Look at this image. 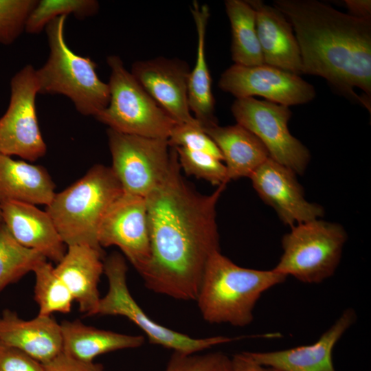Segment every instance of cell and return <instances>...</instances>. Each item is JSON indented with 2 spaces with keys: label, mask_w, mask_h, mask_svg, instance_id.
Masks as SVG:
<instances>
[{
  "label": "cell",
  "mask_w": 371,
  "mask_h": 371,
  "mask_svg": "<svg viewBox=\"0 0 371 371\" xmlns=\"http://www.w3.org/2000/svg\"><path fill=\"white\" fill-rule=\"evenodd\" d=\"M226 185L202 194L181 174L177 153L170 171L146 197L151 258L141 276L151 291L195 301L205 267L220 251L216 205Z\"/></svg>",
  "instance_id": "1"
},
{
  "label": "cell",
  "mask_w": 371,
  "mask_h": 371,
  "mask_svg": "<svg viewBox=\"0 0 371 371\" xmlns=\"http://www.w3.org/2000/svg\"><path fill=\"white\" fill-rule=\"evenodd\" d=\"M292 25L302 73L319 76L363 104L371 98V18L359 19L316 0H275Z\"/></svg>",
  "instance_id": "2"
},
{
  "label": "cell",
  "mask_w": 371,
  "mask_h": 371,
  "mask_svg": "<svg viewBox=\"0 0 371 371\" xmlns=\"http://www.w3.org/2000/svg\"><path fill=\"white\" fill-rule=\"evenodd\" d=\"M286 278L273 269L238 266L218 251L207 261L195 302L206 322L244 327L252 322L261 295Z\"/></svg>",
  "instance_id": "3"
},
{
  "label": "cell",
  "mask_w": 371,
  "mask_h": 371,
  "mask_svg": "<svg viewBox=\"0 0 371 371\" xmlns=\"http://www.w3.org/2000/svg\"><path fill=\"white\" fill-rule=\"evenodd\" d=\"M123 191L111 167L95 164L80 179L56 192L45 211L67 247L86 245L103 250L98 240L100 223Z\"/></svg>",
  "instance_id": "4"
},
{
  "label": "cell",
  "mask_w": 371,
  "mask_h": 371,
  "mask_svg": "<svg viewBox=\"0 0 371 371\" xmlns=\"http://www.w3.org/2000/svg\"><path fill=\"white\" fill-rule=\"evenodd\" d=\"M67 16L53 19L45 28L49 54L46 63L35 71L38 93L63 95L78 113L95 117L109 104V87L98 77L95 63L76 54L67 44Z\"/></svg>",
  "instance_id": "5"
},
{
  "label": "cell",
  "mask_w": 371,
  "mask_h": 371,
  "mask_svg": "<svg viewBox=\"0 0 371 371\" xmlns=\"http://www.w3.org/2000/svg\"><path fill=\"white\" fill-rule=\"evenodd\" d=\"M347 237L342 225L320 218L296 224L283 236V252L273 269L304 283H321L334 275Z\"/></svg>",
  "instance_id": "6"
},
{
  "label": "cell",
  "mask_w": 371,
  "mask_h": 371,
  "mask_svg": "<svg viewBox=\"0 0 371 371\" xmlns=\"http://www.w3.org/2000/svg\"><path fill=\"white\" fill-rule=\"evenodd\" d=\"M111 69L108 106L94 117L115 131L168 139L177 124L147 93L115 55L106 58Z\"/></svg>",
  "instance_id": "7"
},
{
  "label": "cell",
  "mask_w": 371,
  "mask_h": 371,
  "mask_svg": "<svg viewBox=\"0 0 371 371\" xmlns=\"http://www.w3.org/2000/svg\"><path fill=\"white\" fill-rule=\"evenodd\" d=\"M128 267L124 257L115 252L104 260L108 291L100 297L94 315H117L127 318L155 345L184 355H194L215 346L240 339L223 335L195 338L166 327L150 318L132 296L127 284Z\"/></svg>",
  "instance_id": "8"
},
{
  "label": "cell",
  "mask_w": 371,
  "mask_h": 371,
  "mask_svg": "<svg viewBox=\"0 0 371 371\" xmlns=\"http://www.w3.org/2000/svg\"><path fill=\"white\" fill-rule=\"evenodd\" d=\"M111 168L124 192L146 197L168 175L176 149L168 139L122 133L108 128Z\"/></svg>",
  "instance_id": "9"
},
{
  "label": "cell",
  "mask_w": 371,
  "mask_h": 371,
  "mask_svg": "<svg viewBox=\"0 0 371 371\" xmlns=\"http://www.w3.org/2000/svg\"><path fill=\"white\" fill-rule=\"evenodd\" d=\"M237 124L254 133L264 144L269 157L302 175L310 161L308 149L289 132V106L254 97L237 98L231 106Z\"/></svg>",
  "instance_id": "10"
},
{
  "label": "cell",
  "mask_w": 371,
  "mask_h": 371,
  "mask_svg": "<svg viewBox=\"0 0 371 371\" xmlns=\"http://www.w3.org/2000/svg\"><path fill=\"white\" fill-rule=\"evenodd\" d=\"M36 69L27 65L10 80V100L0 117V154L34 162L44 157L47 145L38 125Z\"/></svg>",
  "instance_id": "11"
},
{
  "label": "cell",
  "mask_w": 371,
  "mask_h": 371,
  "mask_svg": "<svg viewBox=\"0 0 371 371\" xmlns=\"http://www.w3.org/2000/svg\"><path fill=\"white\" fill-rule=\"evenodd\" d=\"M98 240L102 248L117 247L142 276L151 258L146 199L123 191L104 216Z\"/></svg>",
  "instance_id": "12"
},
{
  "label": "cell",
  "mask_w": 371,
  "mask_h": 371,
  "mask_svg": "<svg viewBox=\"0 0 371 371\" xmlns=\"http://www.w3.org/2000/svg\"><path fill=\"white\" fill-rule=\"evenodd\" d=\"M218 86L236 99L258 95L287 106L309 102L316 95L300 76L267 64H234L221 74Z\"/></svg>",
  "instance_id": "13"
},
{
  "label": "cell",
  "mask_w": 371,
  "mask_h": 371,
  "mask_svg": "<svg viewBox=\"0 0 371 371\" xmlns=\"http://www.w3.org/2000/svg\"><path fill=\"white\" fill-rule=\"evenodd\" d=\"M252 186L260 198L270 205L284 225L320 218L324 208L308 202L296 174L289 168L269 157L250 175Z\"/></svg>",
  "instance_id": "14"
},
{
  "label": "cell",
  "mask_w": 371,
  "mask_h": 371,
  "mask_svg": "<svg viewBox=\"0 0 371 371\" xmlns=\"http://www.w3.org/2000/svg\"><path fill=\"white\" fill-rule=\"evenodd\" d=\"M190 71L183 60L157 57L135 62L131 73L177 124H199L188 104Z\"/></svg>",
  "instance_id": "15"
},
{
  "label": "cell",
  "mask_w": 371,
  "mask_h": 371,
  "mask_svg": "<svg viewBox=\"0 0 371 371\" xmlns=\"http://www.w3.org/2000/svg\"><path fill=\"white\" fill-rule=\"evenodd\" d=\"M356 319L355 311L348 308L312 344L274 351L245 352L257 363L280 371H335L333 349Z\"/></svg>",
  "instance_id": "16"
},
{
  "label": "cell",
  "mask_w": 371,
  "mask_h": 371,
  "mask_svg": "<svg viewBox=\"0 0 371 371\" xmlns=\"http://www.w3.org/2000/svg\"><path fill=\"white\" fill-rule=\"evenodd\" d=\"M0 209L2 221L19 243L56 264L62 260L67 247L45 210L16 201L3 203Z\"/></svg>",
  "instance_id": "17"
},
{
  "label": "cell",
  "mask_w": 371,
  "mask_h": 371,
  "mask_svg": "<svg viewBox=\"0 0 371 371\" xmlns=\"http://www.w3.org/2000/svg\"><path fill=\"white\" fill-rule=\"evenodd\" d=\"M0 342L16 348L45 365L63 352L60 324L38 315L25 320L10 310L0 317Z\"/></svg>",
  "instance_id": "18"
},
{
  "label": "cell",
  "mask_w": 371,
  "mask_h": 371,
  "mask_svg": "<svg viewBox=\"0 0 371 371\" xmlns=\"http://www.w3.org/2000/svg\"><path fill=\"white\" fill-rule=\"evenodd\" d=\"M256 12V25L264 63L300 76L302 64L292 25L274 6L247 1Z\"/></svg>",
  "instance_id": "19"
},
{
  "label": "cell",
  "mask_w": 371,
  "mask_h": 371,
  "mask_svg": "<svg viewBox=\"0 0 371 371\" xmlns=\"http://www.w3.org/2000/svg\"><path fill=\"white\" fill-rule=\"evenodd\" d=\"M103 250L86 245H71L54 271L70 291L79 310L94 315L100 299L98 284L104 273Z\"/></svg>",
  "instance_id": "20"
},
{
  "label": "cell",
  "mask_w": 371,
  "mask_h": 371,
  "mask_svg": "<svg viewBox=\"0 0 371 371\" xmlns=\"http://www.w3.org/2000/svg\"><path fill=\"white\" fill-rule=\"evenodd\" d=\"M56 185L42 166L0 154V204L16 201L48 205Z\"/></svg>",
  "instance_id": "21"
},
{
  "label": "cell",
  "mask_w": 371,
  "mask_h": 371,
  "mask_svg": "<svg viewBox=\"0 0 371 371\" xmlns=\"http://www.w3.org/2000/svg\"><path fill=\"white\" fill-rule=\"evenodd\" d=\"M218 148L225 162L228 181L249 177L255 170L269 157L262 142L243 126L203 128Z\"/></svg>",
  "instance_id": "22"
},
{
  "label": "cell",
  "mask_w": 371,
  "mask_h": 371,
  "mask_svg": "<svg viewBox=\"0 0 371 371\" xmlns=\"http://www.w3.org/2000/svg\"><path fill=\"white\" fill-rule=\"evenodd\" d=\"M63 353L74 359L91 362L98 356L141 347L144 335H128L87 326L79 320L60 324Z\"/></svg>",
  "instance_id": "23"
},
{
  "label": "cell",
  "mask_w": 371,
  "mask_h": 371,
  "mask_svg": "<svg viewBox=\"0 0 371 371\" xmlns=\"http://www.w3.org/2000/svg\"><path fill=\"white\" fill-rule=\"evenodd\" d=\"M190 11L196 26L197 49L194 67L188 80V104L194 117L203 128L218 124L215 100L212 92L211 77L205 58V43L210 17L207 5L194 1Z\"/></svg>",
  "instance_id": "24"
},
{
  "label": "cell",
  "mask_w": 371,
  "mask_h": 371,
  "mask_svg": "<svg viewBox=\"0 0 371 371\" xmlns=\"http://www.w3.org/2000/svg\"><path fill=\"white\" fill-rule=\"evenodd\" d=\"M225 10L232 34V58L234 64L256 66L265 64L259 43L256 12L247 1L227 0Z\"/></svg>",
  "instance_id": "25"
},
{
  "label": "cell",
  "mask_w": 371,
  "mask_h": 371,
  "mask_svg": "<svg viewBox=\"0 0 371 371\" xmlns=\"http://www.w3.org/2000/svg\"><path fill=\"white\" fill-rule=\"evenodd\" d=\"M47 259L19 243L0 221V291L16 282Z\"/></svg>",
  "instance_id": "26"
},
{
  "label": "cell",
  "mask_w": 371,
  "mask_h": 371,
  "mask_svg": "<svg viewBox=\"0 0 371 371\" xmlns=\"http://www.w3.org/2000/svg\"><path fill=\"white\" fill-rule=\"evenodd\" d=\"M35 276L34 300L40 315L52 316L53 313H69L74 298L63 282L47 262H41L33 271Z\"/></svg>",
  "instance_id": "27"
},
{
  "label": "cell",
  "mask_w": 371,
  "mask_h": 371,
  "mask_svg": "<svg viewBox=\"0 0 371 371\" xmlns=\"http://www.w3.org/2000/svg\"><path fill=\"white\" fill-rule=\"evenodd\" d=\"M98 10L99 3L95 0H40L29 15L25 31L38 34L57 17L73 14L84 19L97 14Z\"/></svg>",
  "instance_id": "28"
},
{
  "label": "cell",
  "mask_w": 371,
  "mask_h": 371,
  "mask_svg": "<svg viewBox=\"0 0 371 371\" xmlns=\"http://www.w3.org/2000/svg\"><path fill=\"white\" fill-rule=\"evenodd\" d=\"M181 169L188 175L204 179L218 187L229 182L225 165L218 158L200 151L175 148Z\"/></svg>",
  "instance_id": "29"
},
{
  "label": "cell",
  "mask_w": 371,
  "mask_h": 371,
  "mask_svg": "<svg viewBox=\"0 0 371 371\" xmlns=\"http://www.w3.org/2000/svg\"><path fill=\"white\" fill-rule=\"evenodd\" d=\"M37 0H0V44L13 43L25 31Z\"/></svg>",
  "instance_id": "30"
},
{
  "label": "cell",
  "mask_w": 371,
  "mask_h": 371,
  "mask_svg": "<svg viewBox=\"0 0 371 371\" xmlns=\"http://www.w3.org/2000/svg\"><path fill=\"white\" fill-rule=\"evenodd\" d=\"M168 143L170 147L206 153L223 161L218 148L199 124H176L168 138Z\"/></svg>",
  "instance_id": "31"
},
{
  "label": "cell",
  "mask_w": 371,
  "mask_h": 371,
  "mask_svg": "<svg viewBox=\"0 0 371 371\" xmlns=\"http://www.w3.org/2000/svg\"><path fill=\"white\" fill-rule=\"evenodd\" d=\"M223 353L184 355L174 352L164 371H211Z\"/></svg>",
  "instance_id": "32"
},
{
  "label": "cell",
  "mask_w": 371,
  "mask_h": 371,
  "mask_svg": "<svg viewBox=\"0 0 371 371\" xmlns=\"http://www.w3.org/2000/svg\"><path fill=\"white\" fill-rule=\"evenodd\" d=\"M0 371H46L41 363L0 342Z\"/></svg>",
  "instance_id": "33"
},
{
  "label": "cell",
  "mask_w": 371,
  "mask_h": 371,
  "mask_svg": "<svg viewBox=\"0 0 371 371\" xmlns=\"http://www.w3.org/2000/svg\"><path fill=\"white\" fill-rule=\"evenodd\" d=\"M44 366L46 371H104L100 363L78 361L63 352Z\"/></svg>",
  "instance_id": "34"
},
{
  "label": "cell",
  "mask_w": 371,
  "mask_h": 371,
  "mask_svg": "<svg viewBox=\"0 0 371 371\" xmlns=\"http://www.w3.org/2000/svg\"><path fill=\"white\" fill-rule=\"evenodd\" d=\"M231 371H280L276 368L260 364L245 352L234 355L230 359Z\"/></svg>",
  "instance_id": "35"
},
{
  "label": "cell",
  "mask_w": 371,
  "mask_h": 371,
  "mask_svg": "<svg viewBox=\"0 0 371 371\" xmlns=\"http://www.w3.org/2000/svg\"><path fill=\"white\" fill-rule=\"evenodd\" d=\"M349 14L359 19L371 18L370 0H345Z\"/></svg>",
  "instance_id": "36"
},
{
  "label": "cell",
  "mask_w": 371,
  "mask_h": 371,
  "mask_svg": "<svg viewBox=\"0 0 371 371\" xmlns=\"http://www.w3.org/2000/svg\"><path fill=\"white\" fill-rule=\"evenodd\" d=\"M211 371H231L230 359L223 354Z\"/></svg>",
  "instance_id": "37"
},
{
  "label": "cell",
  "mask_w": 371,
  "mask_h": 371,
  "mask_svg": "<svg viewBox=\"0 0 371 371\" xmlns=\"http://www.w3.org/2000/svg\"><path fill=\"white\" fill-rule=\"evenodd\" d=\"M0 221H2L1 209H0Z\"/></svg>",
  "instance_id": "38"
}]
</instances>
